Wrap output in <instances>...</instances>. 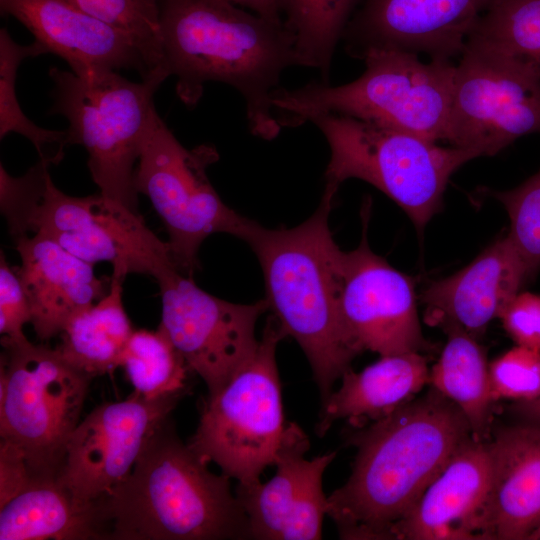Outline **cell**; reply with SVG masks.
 I'll return each mask as SVG.
<instances>
[{
	"instance_id": "obj_1",
	"label": "cell",
	"mask_w": 540,
	"mask_h": 540,
	"mask_svg": "<svg viewBox=\"0 0 540 540\" xmlns=\"http://www.w3.org/2000/svg\"><path fill=\"white\" fill-rule=\"evenodd\" d=\"M471 437L463 412L433 387L360 427L348 438L357 448L352 473L327 497L340 537L389 539L391 527Z\"/></svg>"
},
{
	"instance_id": "obj_2",
	"label": "cell",
	"mask_w": 540,
	"mask_h": 540,
	"mask_svg": "<svg viewBox=\"0 0 540 540\" xmlns=\"http://www.w3.org/2000/svg\"><path fill=\"white\" fill-rule=\"evenodd\" d=\"M160 32L166 66L187 107L199 102L204 84L222 82L243 96L250 132L264 140L277 137L272 92L282 72L298 65L296 38L284 22L227 0H163Z\"/></svg>"
},
{
	"instance_id": "obj_3",
	"label": "cell",
	"mask_w": 540,
	"mask_h": 540,
	"mask_svg": "<svg viewBox=\"0 0 540 540\" xmlns=\"http://www.w3.org/2000/svg\"><path fill=\"white\" fill-rule=\"evenodd\" d=\"M337 191L325 185L316 211L294 228L267 229L252 220L242 238L262 268L269 310L310 363L322 405L359 354L342 320L343 251L329 228Z\"/></svg>"
},
{
	"instance_id": "obj_4",
	"label": "cell",
	"mask_w": 540,
	"mask_h": 540,
	"mask_svg": "<svg viewBox=\"0 0 540 540\" xmlns=\"http://www.w3.org/2000/svg\"><path fill=\"white\" fill-rule=\"evenodd\" d=\"M96 503L106 540L251 539L230 477L212 473L169 418L128 477Z\"/></svg>"
},
{
	"instance_id": "obj_5",
	"label": "cell",
	"mask_w": 540,
	"mask_h": 540,
	"mask_svg": "<svg viewBox=\"0 0 540 540\" xmlns=\"http://www.w3.org/2000/svg\"><path fill=\"white\" fill-rule=\"evenodd\" d=\"M61 159L58 153L40 157L21 177L11 176L1 164V212L13 239L43 234L85 262L110 263L112 274L124 278L138 273L156 279L175 266L168 242L139 213L101 193L75 197L59 190L48 168Z\"/></svg>"
},
{
	"instance_id": "obj_6",
	"label": "cell",
	"mask_w": 540,
	"mask_h": 540,
	"mask_svg": "<svg viewBox=\"0 0 540 540\" xmlns=\"http://www.w3.org/2000/svg\"><path fill=\"white\" fill-rule=\"evenodd\" d=\"M365 71L339 86L310 82L277 88L271 101L281 127L300 126L320 113L351 116L402 130L433 142L446 141L456 64L392 48H370Z\"/></svg>"
},
{
	"instance_id": "obj_7",
	"label": "cell",
	"mask_w": 540,
	"mask_h": 540,
	"mask_svg": "<svg viewBox=\"0 0 540 540\" xmlns=\"http://www.w3.org/2000/svg\"><path fill=\"white\" fill-rule=\"evenodd\" d=\"M49 76L53 82L50 113L68 120L67 145L84 146L91 177L103 196L139 213L135 164L160 117L154 94L169 75L155 71L133 82L117 71L81 77L51 67Z\"/></svg>"
},
{
	"instance_id": "obj_8",
	"label": "cell",
	"mask_w": 540,
	"mask_h": 540,
	"mask_svg": "<svg viewBox=\"0 0 540 540\" xmlns=\"http://www.w3.org/2000/svg\"><path fill=\"white\" fill-rule=\"evenodd\" d=\"M325 136L328 186L363 180L392 199L418 231L440 211L452 174L478 156L417 135L351 116L320 113L309 119Z\"/></svg>"
},
{
	"instance_id": "obj_9",
	"label": "cell",
	"mask_w": 540,
	"mask_h": 540,
	"mask_svg": "<svg viewBox=\"0 0 540 540\" xmlns=\"http://www.w3.org/2000/svg\"><path fill=\"white\" fill-rule=\"evenodd\" d=\"M0 436L23 452L35 478H58L92 377L60 352L2 337Z\"/></svg>"
},
{
	"instance_id": "obj_10",
	"label": "cell",
	"mask_w": 540,
	"mask_h": 540,
	"mask_svg": "<svg viewBox=\"0 0 540 540\" xmlns=\"http://www.w3.org/2000/svg\"><path fill=\"white\" fill-rule=\"evenodd\" d=\"M276 318L268 317L248 361L215 395L209 396L188 446L205 462L240 484L260 481L274 465L286 430L276 362L284 339Z\"/></svg>"
},
{
	"instance_id": "obj_11",
	"label": "cell",
	"mask_w": 540,
	"mask_h": 540,
	"mask_svg": "<svg viewBox=\"0 0 540 540\" xmlns=\"http://www.w3.org/2000/svg\"><path fill=\"white\" fill-rule=\"evenodd\" d=\"M218 159L212 145L185 148L159 117L135 168L137 193L150 200L167 231L173 263L190 277L209 235L227 233L242 239L252 222L227 206L212 186L207 168Z\"/></svg>"
},
{
	"instance_id": "obj_12",
	"label": "cell",
	"mask_w": 540,
	"mask_h": 540,
	"mask_svg": "<svg viewBox=\"0 0 540 540\" xmlns=\"http://www.w3.org/2000/svg\"><path fill=\"white\" fill-rule=\"evenodd\" d=\"M534 133H540V78L501 54L466 45L456 64L446 141L493 156Z\"/></svg>"
},
{
	"instance_id": "obj_13",
	"label": "cell",
	"mask_w": 540,
	"mask_h": 540,
	"mask_svg": "<svg viewBox=\"0 0 540 540\" xmlns=\"http://www.w3.org/2000/svg\"><path fill=\"white\" fill-rule=\"evenodd\" d=\"M156 281L162 299L159 327L205 382L209 396L221 390L248 361L258 345L255 327L269 310L265 299L232 303L209 294L175 266Z\"/></svg>"
},
{
	"instance_id": "obj_14",
	"label": "cell",
	"mask_w": 540,
	"mask_h": 540,
	"mask_svg": "<svg viewBox=\"0 0 540 540\" xmlns=\"http://www.w3.org/2000/svg\"><path fill=\"white\" fill-rule=\"evenodd\" d=\"M182 396L148 400L133 392L123 401L97 406L71 434L58 482L82 504L109 495Z\"/></svg>"
},
{
	"instance_id": "obj_15",
	"label": "cell",
	"mask_w": 540,
	"mask_h": 540,
	"mask_svg": "<svg viewBox=\"0 0 540 540\" xmlns=\"http://www.w3.org/2000/svg\"><path fill=\"white\" fill-rule=\"evenodd\" d=\"M370 206L366 199L358 247L342 254L340 308L345 330L359 354L421 353L429 343L422 332L413 279L371 250Z\"/></svg>"
},
{
	"instance_id": "obj_16",
	"label": "cell",
	"mask_w": 540,
	"mask_h": 540,
	"mask_svg": "<svg viewBox=\"0 0 540 540\" xmlns=\"http://www.w3.org/2000/svg\"><path fill=\"white\" fill-rule=\"evenodd\" d=\"M307 435L296 423H288L275 460L276 473L267 482L240 484L235 495L243 507L251 539L318 540L327 514L322 477L336 452L316 456Z\"/></svg>"
},
{
	"instance_id": "obj_17",
	"label": "cell",
	"mask_w": 540,
	"mask_h": 540,
	"mask_svg": "<svg viewBox=\"0 0 540 540\" xmlns=\"http://www.w3.org/2000/svg\"><path fill=\"white\" fill-rule=\"evenodd\" d=\"M498 0H366L347 24V52L361 59L370 48L461 56L480 19Z\"/></svg>"
},
{
	"instance_id": "obj_18",
	"label": "cell",
	"mask_w": 540,
	"mask_h": 540,
	"mask_svg": "<svg viewBox=\"0 0 540 540\" xmlns=\"http://www.w3.org/2000/svg\"><path fill=\"white\" fill-rule=\"evenodd\" d=\"M487 444L490 481L474 539L527 540L540 525V419L520 417Z\"/></svg>"
},
{
	"instance_id": "obj_19",
	"label": "cell",
	"mask_w": 540,
	"mask_h": 540,
	"mask_svg": "<svg viewBox=\"0 0 540 540\" xmlns=\"http://www.w3.org/2000/svg\"><path fill=\"white\" fill-rule=\"evenodd\" d=\"M1 12L21 22L47 53L61 57L78 76L135 70L151 73L135 40L65 0H0Z\"/></svg>"
},
{
	"instance_id": "obj_20",
	"label": "cell",
	"mask_w": 540,
	"mask_h": 540,
	"mask_svg": "<svg viewBox=\"0 0 540 540\" xmlns=\"http://www.w3.org/2000/svg\"><path fill=\"white\" fill-rule=\"evenodd\" d=\"M527 280L511 242L500 237L467 266L424 290L425 322L441 329L456 326L478 339Z\"/></svg>"
},
{
	"instance_id": "obj_21",
	"label": "cell",
	"mask_w": 540,
	"mask_h": 540,
	"mask_svg": "<svg viewBox=\"0 0 540 540\" xmlns=\"http://www.w3.org/2000/svg\"><path fill=\"white\" fill-rule=\"evenodd\" d=\"M487 441L474 437L465 441L413 507L391 527L389 539H474V523L490 481Z\"/></svg>"
},
{
	"instance_id": "obj_22",
	"label": "cell",
	"mask_w": 540,
	"mask_h": 540,
	"mask_svg": "<svg viewBox=\"0 0 540 540\" xmlns=\"http://www.w3.org/2000/svg\"><path fill=\"white\" fill-rule=\"evenodd\" d=\"M21 259L15 270L27 295L34 331L41 341L60 335L68 321L104 296L94 265L36 233L16 239Z\"/></svg>"
},
{
	"instance_id": "obj_23",
	"label": "cell",
	"mask_w": 540,
	"mask_h": 540,
	"mask_svg": "<svg viewBox=\"0 0 540 540\" xmlns=\"http://www.w3.org/2000/svg\"><path fill=\"white\" fill-rule=\"evenodd\" d=\"M429 373L420 352L380 356L360 372L349 368L339 389L322 405L316 434L324 436L339 419L362 427L387 416L429 384Z\"/></svg>"
},
{
	"instance_id": "obj_24",
	"label": "cell",
	"mask_w": 540,
	"mask_h": 540,
	"mask_svg": "<svg viewBox=\"0 0 540 540\" xmlns=\"http://www.w3.org/2000/svg\"><path fill=\"white\" fill-rule=\"evenodd\" d=\"M106 540L97 503L76 501L56 478H35L0 506V540Z\"/></svg>"
},
{
	"instance_id": "obj_25",
	"label": "cell",
	"mask_w": 540,
	"mask_h": 540,
	"mask_svg": "<svg viewBox=\"0 0 540 540\" xmlns=\"http://www.w3.org/2000/svg\"><path fill=\"white\" fill-rule=\"evenodd\" d=\"M124 279L112 274L107 294L75 314L60 333L57 350L67 362L92 378L120 367L134 332L122 302Z\"/></svg>"
},
{
	"instance_id": "obj_26",
	"label": "cell",
	"mask_w": 540,
	"mask_h": 540,
	"mask_svg": "<svg viewBox=\"0 0 540 540\" xmlns=\"http://www.w3.org/2000/svg\"><path fill=\"white\" fill-rule=\"evenodd\" d=\"M447 341L429 373V385L454 402L465 415L475 439L491 435L495 398L489 364L477 338L456 326L442 328Z\"/></svg>"
},
{
	"instance_id": "obj_27",
	"label": "cell",
	"mask_w": 540,
	"mask_h": 540,
	"mask_svg": "<svg viewBox=\"0 0 540 540\" xmlns=\"http://www.w3.org/2000/svg\"><path fill=\"white\" fill-rule=\"evenodd\" d=\"M356 0H281L284 21L296 38L297 63L318 69L329 83L335 47Z\"/></svg>"
},
{
	"instance_id": "obj_28",
	"label": "cell",
	"mask_w": 540,
	"mask_h": 540,
	"mask_svg": "<svg viewBox=\"0 0 540 540\" xmlns=\"http://www.w3.org/2000/svg\"><path fill=\"white\" fill-rule=\"evenodd\" d=\"M466 45L501 54L540 78V0H498Z\"/></svg>"
},
{
	"instance_id": "obj_29",
	"label": "cell",
	"mask_w": 540,
	"mask_h": 540,
	"mask_svg": "<svg viewBox=\"0 0 540 540\" xmlns=\"http://www.w3.org/2000/svg\"><path fill=\"white\" fill-rule=\"evenodd\" d=\"M134 392L153 400L184 394L189 370L184 358L168 335L156 331L134 330L121 359Z\"/></svg>"
},
{
	"instance_id": "obj_30",
	"label": "cell",
	"mask_w": 540,
	"mask_h": 540,
	"mask_svg": "<svg viewBox=\"0 0 540 540\" xmlns=\"http://www.w3.org/2000/svg\"><path fill=\"white\" fill-rule=\"evenodd\" d=\"M47 54V50L37 41L21 45L13 40L6 28L0 30V139L9 133H17L36 148L40 157H44V147L57 143L64 148L66 130L57 131L39 127L22 111L16 96L17 71L26 58Z\"/></svg>"
},
{
	"instance_id": "obj_31",
	"label": "cell",
	"mask_w": 540,
	"mask_h": 540,
	"mask_svg": "<svg viewBox=\"0 0 540 540\" xmlns=\"http://www.w3.org/2000/svg\"><path fill=\"white\" fill-rule=\"evenodd\" d=\"M81 11L130 34L153 73L166 66L161 41L163 0H65Z\"/></svg>"
},
{
	"instance_id": "obj_32",
	"label": "cell",
	"mask_w": 540,
	"mask_h": 540,
	"mask_svg": "<svg viewBox=\"0 0 540 540\" xmlns=\"http://www.w3.org/2000/svg\"><path fill=\"white\" fill-rule=\"evenodd\" d=\"M485 191L507 211L510 229L506 236L527 278H533L540 269V170L513 189Z\"/></svg>"
},
{
	"instance_id": "obj_33",
	"label": "cell",
	"mask_w": 540,
	"mask_h": 540,
	"mask_svg": "<svg viewBox=\"0 0 540 540\" xmlns=\"http://www.w3.org/2000/svg\"><path fill=\"white\" fill-rule=\"evenodd\" d=\"M496 401L531 402L540 398V351L516 345L489 364Z\"/></svg>"
},
{
	"instance_id": "obj_34",
	"label": "cell",
	"mask_w": 540,
	"mask_h": 540,
	"mask_svg": "<svg viewBox=\"0 0 540 540\" xmlns=\"http://www.w3.org/2000/svg\"><path fill=\"white\" fill-rule=\"evenodd\" d=\"M32 314L27 295L21 280L0 255V333L2 336L17 339L24 337L23 326L31 322Z\"/></svg>"
},
{
	"instance_id": "obj_35",
	"label": "cell",
	"mask_w": 540,
	"mask_h": 540,
	"mask_svg": "<svg viewBox=\"0 0 540 540\" xmlns=\"http://www.w3.org/2000/svg\"><path fill=\"white\" fill-rule=\"evenodd\" d=\"M499 318L517 345L540 351V295L518 292Z\"/></svg>"
},
{
	"instance_id": "obj_36",
	"label": "cell",
	"mask_w": 540,
	"mask_h": 540,
	"mask_svg": "<svg viewBox=\"0 0 540 540\" xmlns=\"http://www.w3.org/2000/svg\"><path fill=\"white\" fill-rule=\"evenodd\" d=\"M35 479L24 452L14 443L0 441V506L14 498Z\"/></svg>"
},
{
	"instance_id": "obj_37",
	"label": "cell",
	"mask_w": 540,
	"mask_h": 540,
	"mask_svg": "<svg viewBox=\"0 0 540 540\" xmlns=\"http://www.w3.org/2000/svg\"><path fill=\"white\" fill-rule=\"evenodd\" d=\"M233 4L245 6L260 17L274 22L283 23L281 18V0H227Z\"/></svg>"
},
{
	"instance_id": "obj_38",
	"label": "cell",
	"mask_w": 540,
	"mask_h": 540,
	"mask_svg": "<svg viewBox=\"0 0 540 540\" xmlns=\"http://www.w3.org/2000/svg\"><path fill=\"white\" fill-rule=\"evenodd\" d=\"M514 410L519 417L540 419V398L524 403H515Z\"/></svg>"
},
{
	"instance_id": "obj_39",
	"label": "cell",
	"mask_w": 540,
	"mask_h": 540,
	"mask_svg": "<svg viewBox=\"0 0 540 540\" xmlns=\"http://www.w3.org/2000/svg\"><path fill=\"white\" fill-rule=\"evenodd\" d=\"M527 540H540V525L529 535Z\"/></svg>"
}]
</instances>
